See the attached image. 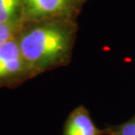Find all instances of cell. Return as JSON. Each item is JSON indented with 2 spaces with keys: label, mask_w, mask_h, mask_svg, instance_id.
Listing matches in <instances>:
<instances>
[{
  "label": "cell",
  "mask_w": 135,
  "mask_h": 135,
  "mask_svg": "<svg viewBox=\"0 0 135 135\" xmlns=\"http://www.w3.org/2000/svg\"><path fill=\"white\" fill-rule=\"evenodd\" d=\"M77 31L74 19L24 23L17 39L34 78L70 63Z\"/></svg>",
  "instance_id": "6da1fadb"
},
{
  "label": "cell",
  "mask_w": 135,
  "mask_h": 135,
  "mask_svg": "<svg viewBox=\"0 0 135 135\" xmlns=\"http://www.w3.org/2000/svg\"><path fill=\"white\" fill-rule=\"evenodd\" d=\"M105 135H135V115L119 125L105 127Z\"/></svg>",
  "instance_id": "52a82bcc"
},
{
  "label": "cell",
  "mask_w": 135,
  "mask_h": 135,
  "mask_svg": "<svg viewBox=\"0 0 135 135\" xmlns=\"http://www.w3.org/2000/svg\"><path fill=\"white\" fill-rule=\"evenodd\" d=\"M76 1L79 4V2H82V1H84V0H76Z\"/></svg>",
  "instance_id": "ba28073f"
},
{
  "label": "cell",
  "mask_w": 135,
  "mask_h": 135,
  "mask_svg": "<svg viewBox=\"0 0 135 135\" xmlns=\"http://www.w3.org/2000/svg\"><path fill=\"white\" fill-rule=\"evenodd\" d=\"M62 135H105V130L94 124L86 107L79 105L68 115Z\"/></svg>",
  "instance_id": "277c9868"
},
{
  "label": "cell",
  "mask_w": 135,
  "mask_h": 135,
  "mask_svg": "<svg viewBox=\"0 0 135 135\" xmlns=\"http://www.w3.org/2000/svg\"><path fill=\"white\" fill-rule=\"evenodd\" d=\"M33 78L23 58L18 39L0 46V88H16Z\"/></svg>",
  "instance_id": "7a4b0ae2"
},
{
  "label": "cell",
  "mask_w": 135,
  "mask_h": 135,
  "mask_svg": "<svg viewBox=\"0 0 135 135\" xmlns=\"http://www.w3.org/2000/svg\"><path fill=\"white\" fill-rule=\"evenodd\" d=\"M79 9L76 0H22V19L24 23L74 19Z\"/></svg>",
  "instance_id": "3957f363"
},
{
  "label": "cell",
  "mask_w": 135,
  "mask_h": 135,
  "mask_svg": "<svg viewBox=\"0 0 135 135\" xmlns=\"http://www.w3.org/2000/svg\"><path fill=\"white\" fill-rule=\"evenodd\" d=\"M21 20L22 0H0V24Z\"/></svg>",
  "instance_id": "5b68a950"
},
{
  "label": "cell",
  "mask_w": 135,
  "mask_h": 135,
  "mask_svg": "<svg viewBox=\"0 0 135 135\" xmlns=\"http://www.w3.org/2000/svg\"><path fill=\"white\" fill-rule=\"evenodd\" d=\"M24 22L16 21L5 24H0V46L6 42L17 38L20 30L22 29Z\"/></svg>",
  "instance_id": "8992f818"
}]
</instances>
